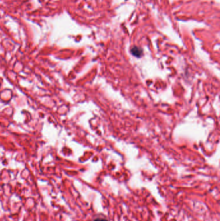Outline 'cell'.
I'll use <instances>...</instances> for the list:
<instances>
[{
  "instance_id": "6da1fadb",
  "label": "cell",
  "mask_w": 220,
  "mask_h": 221,
  "mask_svg": "<svg viewBox=\"0 0 220 221\" xmlns=\"http://www.w3.org/2000/svg\"><path fill=\"white\" fill-rule=\"evenodd\" d=\"M131 52H132V54L136 57H140L142 54V50L138 47H133L131 50Z\"/></svg>"
},
{
  "instance_id": "7a4b0ae2",
  "label": "cell",
  "mask_w": 220,
  "mask_h": 221,
  "mask_svg": "<svg viewBox=\"0 0 220 221\" xmlns=\"http://www.w3.org/2000/svg\"><path fill=\"white\" fill-rule=\"evenodd\" d=\"M94 221H108V220L104 219V218H96V219H95Z\"/></svg>"
}]
</instances>
